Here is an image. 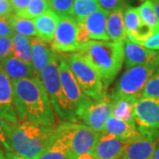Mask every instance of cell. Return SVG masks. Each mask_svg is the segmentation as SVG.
Returning a JSON list of instances; mask_svg holds the SVG:
<instances>
[{
	"instance_id": "6da1fadb",
	"label": "cell",
	"mask_w": 159,
	"mask_h": 159,
	"mask_svg": "<svg viewBox=\"0 0 159 159\" xmlns=\"http://www.w3.org/2000/svg\"><path fill=\"white\" fill-rule=\"evenodd\" d=\"M12 87L19 123L29 121L55 127L54 111L40 77L12 80Z\"/></svg>"
},
{
	"instance_id": "7a4b0ae2",
	"label": "cell",
	"mask_w": 159,
	"mask_h": 159,
	"mask_svg": "<svg viewBox=\"0 0 159 159\" xmlns=\"http://www.w3.org/2000/svg\"><path fill=\"white\" fill-rule=\"evenodd\" d=\"M79 51L96 69L104 88L117 77L125 60L124 43L90 40L82 44Z\"/></svg>"
},
{
	"instance_id": "3957f363",
	"label": "cell",
	"mask_w": 159,
	"mask_h": 159,
	"mask_svg": "<svg viewBox=\"0 0 159 159\" xmlns=\"http://www.w3.org/2000/svg\"><path fill=\"white\" fill-rule=\"evenodd\" d=\"M56 127L20 122L13 125L11 134V151L26 159H38L51 145Z\"/></svg>"
},
{
	"instance_id": "277c9868",
	"label": "cell",
	"mask_w": 159,
	"mask_h": 159,
	"mask_svg": "<svg viewBox=\"0 0 159 159\" xmlns=\"http://www.w3.org/2000/svg\"><path fill=\"white\" fill-rule=\"evenodd\" d=\"M57 59L58 57L54 52L51 62L41 72L39 77L48 93L53 111L57 117L66 122L77 123L79 119L76 115L75 108L67 98L61 85Z\"/></svg>"
},
{
	"instance_id": "5b68a950",
	"label": "cell",
	"mask_w": 159,
	"mask_h": 159,
	"mask_svg": "<svg viewBox=\"0 0 159 159\" xmlns=\"http://www.w3.org/2000/svg\"><path fill=\"white\" fill-rule=\"evenodd\" d=\"M56 132L67 147L69 159L92 153L100 134L88 125L72 122L61 123L56 127Z\"/></svg>"
},
{
	"instance_id": "8992f818",
	"label": "cell",
	"mask_w": 159,
	"mask_h": 159,
	"mask_svg": "<svg viewBox=\"0 0 159 159\" xmlns=\"http://www.w3.org/2000/svg\"><path fill=\"white\" fill-rule=\"evenodd\" d=\"M65 58L86 96L95 101H101L107 98L99 74L80 52L73 53Z\"/></svg>"
},
{
	"instance_id": "52a82bcc",
	"label": "cell",
	"mask_w": 159,
	"mask_h": 159,
	"mask_svg": "<svg viewBox=\"0 0 159 159\" xmlns=\"http://www.w3.org/2000/svg\"><path fill=\"white\" fill-rule=\"evenodd\" d=\"M157 67L148 65L136 66L126 69L115 84L111 102L119 99L137 100L142 94L148 80L157 71Z\"/></svg>"
},
{
	"instance_id": "ba28073f",
	"label": "cell",
	"mask_w": 159,
	"mask_h": 159,
	"mask_svg": "<svg viewBox=\"0 0 159 159\" xmlns=\"http://www.w3.org/2000/svg\"><path fill=\"white\" fill-rule=\"evenodd\" d=\"M134 121L142 136L159 141V100L142 97L134 102Z\"/></svg>"
},
{
	"instance_id": "9c48e42d",
	"label": "cell",
	"mask_w": 159,
	"mask_h": 159,
	"mask_svg": "<svg viewBox=\"0 0 159 159\" xmlns=\"http://www.w3.org/2000/svg\"><path fill=\"white\" fill-rule=\"evenodd\" d=\"M78 119L82 120L86 125L98 134H102L108 119L112 115L111 100L105 98L101 101L91 99L81 107L76 110Z\"/></svg>"
},
{
	"instance_id": "30bf717a",
	"label": "cell",
	"mask_w": 159,
	"mask_h": 159,
	"mask_svg": "<svg viewBox=\"0 0 159 159\" xmlns=\"http://www.w3.org/2000/svg\"><path fill=\"white\" fill-rule=\"evenodd\" d=\"M78 29L79 24L74 18L71 16L60 17V21L51 42V50L59 53L80 51L81 44L77 38Z\"/></svg>"
},
{
	"instance_id": "8fae6325",
	"label": "cell",
	"mask_w": 159,
	"mask_h": 159,
	"mask_svg": "<svg viewBox=\"0 0 159 159\" xmlns=\"http://www.w3.org/2000/svg\"><path fill=\"white\" fill-rule=\"evenodd\" d=\"M58 68H59L60 81H61L64 92L66 93L70 102L73 103V105L75 108V111H76L77 109L81 107L88 102H89L91 98L86 96L82 92L80 87L74 77V74L72 73L71 69L69 67L68 63L65 57L59 58Z\"/></svg>"
},
{
	"instance_id": "7c38bea8",
	"label": "cell",
	"mask_w": 159,
	"mask_h": 159,
	"mask_svg": "<svg viewBox=\"0 0 159 159\" xmlns=\"http://www.w3.org/2000/svg\"><path fill=\"white\" fill-rule=\"evenodd\" d=\"M130 141L109 134H100L91 156L94 159H121Z\"/></svg>"
},
{
	"instance_id": "4fadbf2b",
	"label": "cell",
	"mask_w": 159,
	"mask_h": 159,
	"mask_svg": "<svg viewBox=\"0 0 159 159\" xmlns=\"http://www.w3.org/2000/svg\"><path fill=\"white\" fill-rule=\"evenodd\" d=\"M124 50L125 66L127 68L142 65L159 67V51L148 50L129 39L124 42Z\"/></svg>"
},
{
	"instance_id": "5bb4252c",
	"label": "cell",
	"mask_w": 159,
	"mask_h": 159,
	"mask_svg": "<svg viewBox=\"0 0 159 159\" xmlns=\"http://www.w3.org/2000/svg\"><path fill=\"white\" fill-rule=\"evenodd\" d=\"M0 119L16 125L19 123L14 105L12 81L0 66Z\"/></svg>"
},
{
	"instance_id": "9a60e30c",
	"label": "cell",
	"mask_w": 159,
	"mask_h": 159,
	"mask_svg": "<svg viewBox=\"0 0 159 159\" xmlns=\"http://www.w3.org/2000/svg\"><path fill=\"white\" fill-rule=\"evenodd\" d=\"M0 66L11 81L38 76L33 65L24 62L13 55L0 62Z\"/></svg>"
},
{
	"instance_id": "2e32d148",
	"label": "cell",
	"mask_w": 159,
	"mask_h": 159,
	"mask_svg": "<svg viewBox=\"0 0 159 159\" xmlns=\"http://www.w3.org/2000/svg\"><path fill=\"white\" fill-rule=\"evenodd\" d=\"M109 12L102 9H98L84 20L82 25L89 31L90 39L96 41H109L107 34V19Z\"/></svg>"
},
{
	"instance_id": "e0dca14e",
	"label": "cell",
	"mask_w": 159,
	"mask_h": 159,
	"mask_svg": "<svg viewBox=\"0 0 159 159\" xmlns=\"http://www.w3.org/2000/svg\"><path fill=\"white\" fill-rule=\"evenodd\" d=\"M36 29V37L47 43H51L54 38L60 17L51 10L33 20Z\"/></svg>"
},
{
	"instance_id": "ac0fdd59",
	"label": "cell",
	"mask_w": 159,
	"mask_h": 159,
	"mask_svg": "<svg viewBox=\"0 0 159 159\" xmlns=\"http://www.w3.org/2000/svg\"><path fill=\"white\" fill-rule=\"evenodd\" d=\"M102 134H109L124 140H134L142 138L141 133L137 129L135 125L117 119L112 115L107 120Z\"/></svg>"
},
{
	"instance_id": "d6986e66",
	"label": "cell",
	"mask_w": 159,
	"mask_h": 159,
	"mask_svg": "<svg viewBox=\"0 0 159 159\" xmlns=\"http://www.w3.org/2000/svg\"><path fill=\"white\" fill-rule=\"evenodd\" d=\"M157 142L145 138L131 140L121 159H153Z\"/></svg>"
},
{
	"instance_id": "ffe728a7",
	"label": "cell",
	"mask_w": 159,
	"mask_h": 159,
	"mask_svg": "<svg viewBox=\"0 0 159 159\" xmlns=\"http://www.w3.org/2000/svg\"><path fill=\"white\" fill-rule=\"evenodd\" d=\"M32 49V65L39 77L41 72L51 62L54 51L50 49L47 42L39 39L38 37H30Z\"/></svg>"
},
{
	"instance_id": "44dd1931",
	"label": "cell",
	"mask_w": 159,
	"mask_h": 159,
	"mask_svg": "<svg viewBox=\"0 0 159 159\" xmlns=\"http://www.w3.org/2000/svg\"><path fill=\"white\" fill-rule=\"evenodd\" d=\"M106 29L109 39L113 42L124 43L127 39L123 19V10H117L109 13Z\"/></svg>"
},
{
	"instance_id": "7402d4cb",
	"label": "cell",
	"mask_w": 159,
	"mask_h": 159,
	"mask_svg": "<svg viewBox=\"0 0 159 159\" xmlns=\"http://www.w3.org/2000/svg\"><path fill=\"white\" fill-rule=\"evenodd\" d=\"M100 9L97 0H74L70 16L78 24H82L93 12Z\"/></svg>"
},
{
	"instance_id": "603a6c76",
	"label": "cell",
	"mask_w": 159,
	"mask_h": 159,
	"mask_svg": "<svg viewBox=\"0 0 159 159\" xmlns=\"http://www.w3.org/2000/svg\"><path fill=\"white\" fill-rule=\"evenodd\" d=\"M13 56L24 62L32 65V49L30 37L21 34L15 33L12 36Z\"/></svg>"
},
{
	"instance_id": "cb8c5ba5",
	"label": "cell",
	"mask_w": 159,
	"mask_h": 159,
	"mask_svg": "<svg viewBox=\"0 0 159 159\" xmlns=\"http://www.w3.org/2000/svg\"><path fill=\"white\" fill-rule=\"evenodd\" d=\"M131 99H119L111 102L112 116L124 120L130 124L135 125L134 121V102Z\"/></svg>"
},
{
	"instance_id": "d4e9b609",
	"label": "cell",
	"mask_w": 159,
	"mask_h": 159,
	"mask_svg": "<svg viewBox=\"0 0 159 159\" xmlns=\"http://www.w3.org/2000/svg\"><path fill=\"white\" fill-rule=\"evenodd\" d=\"M7 18L15 33L24 34L28 37L36 36V29L33 20L20 17L15 13H11Z\"/></svg>"
},
{
	"instance_id": "484cf974",
	"label": "cell",
	"mask_w": 159,
	"mask_h": 159,
	"mask_svg": "<svg viewBox=\"0 0 159 159\" xmlns=\"http://www.w3.org/2000/svg\"><path fill=\"white\" fill-rule=\"evenodd\" d=\"M38 159H69L67 147L57 132L51 145Z\"/></svg>"
},
{
	"instance_id": "4316f807",
	"label": "cell",
	"mask_w": 159,
	"mask_h": 159,
	"mask_svg": "<svg viewBox=\"0 0 159 159\" xmlns=\"http://www.w3.org/2000/svg\"><path fill=\"white\" fill-rule=\"evenodd\" d=\"M137 10L143 25L150 29H155L158 27L159 20L151 0H145L141 6L137 7Z\"/></svg>"
},
{
	"instance_id": "83f0119b",
	"label": "cell",
	"mask_w": 159,
	"mask_h": 159,
	"mask_svg": "<svg viewBox=\"0 0 159 159\" xmlns=\"http://www.w3.org/2000/svg\"><path fill=\"white\" fill-rule=\"evenodd\" d=\"M49 10V5L47 0H29L27 7L17 15L23 18L34 20L45 13Z\"/></svg>"
},
{
	"instance_id": "f1b7e54d",
	"label": "cell",
	"mask_w": 159,
	"mask_h": 159,
	"mask_svg": "<svg viewBox=\"0 0 159 159\" xmlns=\"http://www.w3.org/2000/svg\"><path fill=\"white\" fill-rule=\"evenodd\" d=\"M49 9L57 13L59 17L70 16L74 0H47Z\"/></svg>"
},
{
	"instance_id": "f546056e",
	"label": "cell",
	"mask_w": 159,
	"mask_h": 159,
	"mask_svg": "<svg viewBox=\"0 0 159 159\" xmlns=\"http://www.w3.org/2000/svg\"><path fill=\"white\" fill-rule=\"evenodd\" d=\"M142 97L159 100V67L148 80L142 91Z\"/></svg>"
},
{
	"instance_id": "4dcf8cb0",
	"label": "cell",
	"mask_w": 159,
	"mask_h": 159,
	"mask_svg": "<svg viewBox=\"0 0 159 159\" xmlns=\"http://www.w3.org/2000/svg\"><path fill=\"white\" fill-rule=\"evenodd\" d=\"M13 124L7 122L6 120L0 119V144L7 151H11V134Z\"/></svg>"
},
{
	"instance_id": "1f68e13d",
	"label": "cell",
	"mask_w": 159,
	"mask_h": 159,
	"mask_svg": "<svg viewBox=\"0 0 159 159\" xmlns=\"http://www.w3.org/2000/svg\"><path fill=\"white\" fill-rule=\"evenodd\" d=\"M138 44L151 51H159V26L157 29H153L151 33L142 40Z\"/></svg>"
},
{
	"instance_id": "d6a6232c",
	"label": "cell",
	"mask_w": 159,
	"mask_h": 159,
	"mask_svg": "<svg viewBox=\"0 0 159 159\" xmlns=\"http://www.w3.org/2000/svg\"><path fill=\"white\" fill-rule=\"evenodd\" d=\"M100 8L109 13L117 10H124L128 6L125 0H97Z\"/></svg>"
},
{
	"instance_id": "836d02e7",
	"label": "cell",
	"mask_w": 159,
	"mask_h": 159,
	"mask_svg": "<svg viewBox=\"0 0 159 159\" xmlns=\"http://www.w3.org/2000/svg\"><path fill=\"white\" fill-rule=\"evenodd\" d=\"M13 55L12 37H0V62Z\"/></svg>"
},
{
	"instance_id": "e575fe53",
	"label": "cell",
	"mask_w": 159,
	"mask_h": 159,
	"mask_svg": "<svg viewBox=\"0 0 159 159\" xmlns=\"http://www.w3.org/2000/svg\"><path fill=\"white\" fill-rule=\"evenodd\" d=\"M14 34L15 32L10 25L7 16L0 18V37H12Z\"/></svg>"
},
{
	"instance_id": "d590c367",
	"label": "cell",
	"mask_w": 159,
	"mask_h": 159,
	"mask_svg": "<svg viewBox=\"0 0 159 159\" xmlns=\"http://www.w3.org/2000/svg\"><path fill=\"white\" fill-rule=\"evenodd\" d=\"M12 11L10 0H0V18L9 16Z\"/></svg>"
},
{
	"instance_id": "8d00e7d4",
	"label": "cell",
	"mask_w": 159,
	"mask_h": 159,
	"mask_svg": "<svg viewBox=\"0 0 159 159\" xmlns=\"http://www.w3.org/2000/svg\"><path fill=\"white\" fill-rule=\"evenodd\" d=\"M77 38L79 43L82 45L86 43H88L89 41H90V36L89 34V31L86 29V28L82 24H79V29H78V34H77Z\"/></svg>"
},
{
	"instance_id": "74e56055",
	"label": "cell",
	"mask_w": 159,
	"mask_h": 159,
	"mask_svg": "<svg viewBox=\"0 0 159 159\" xmlns=\"http://www.w3.org/2000/svg\"><path fill=\"white\" fill-rule=\"evenodd\" d=\"M11 1L12 10L15 11V14H18L27 7L29 0H10Z\"/></svg>"
},
{
	"instance_id": "f35d334b",
	"label": "cell",
	"mask_w": 159,
	"mask_h": 159,
	"mask_svg": "<svg viewBox=\"0 0 159 159\" xmlns=\"http://www.w3.org/2000/svg\"><path fill=\"white\" fill-rule=\"evenodd\" d=\"M6 159H26L19 156L16 153H14L13 151H7L6 153Z\"/></svg>"
},
{
	"instance_id": "ab89813d",
	"label": "cell",
	"mask_w": 159,
	"mask_h": 159,
	"mask_svg": "<svg viewBox=\"0 0 159 159\" xmlns=\"http://www.w3.org/2000/svg\"><path fill=\"white\" fill-rule=\"evenodd\" d=\"M151 1H152V3H153L156 14H157V19H158L159 20V0H151Z\"/></svg>"
},
{
	"instance_id": "60d3db41",
	"label": "cell",
	"mask_w": 159,
	"mask_h": 159,
	"mask_svg": "<svg viewBox=\"0 0 159 159\" xmlns=\"http://www.w3.org/2000/svg\"><path fill=\"white\" fill-rule=\"evenodd\" d=\"M153 159H159V142L157 143V146H156V148H155Z\"/></svg>"
},
{
	"instance_id": "b9f144b4",
	"label": "cell",
	"mask_w": 159,
	"mask_h": 159,
	"mask_svg": "<svg viewBox=\"0 0 159 159\" xmlns=\"http://www.w3.org/2000/svg\"><path fill=\"white\" fill-rule=\"evenodd\" d=\"M3 148L4 147L0 144V159H6V153Z\"/></svg>"
},
{
	"instance_id": "7bdbcfd3",
	"label": "cell",
	"mask_w": 159,
	"mask_h": 159,
	"mask_svg": "<svg viewBox=\"0 0 159 159\" xmlns=\"http://www.w3.org/2000/svg\"><path fill=\"white\" fill-rule=\"evenodd\" d=\"M145 0H125L126 4L127 3H140V2H144Z\"/></svg>"
}]
</instances>
